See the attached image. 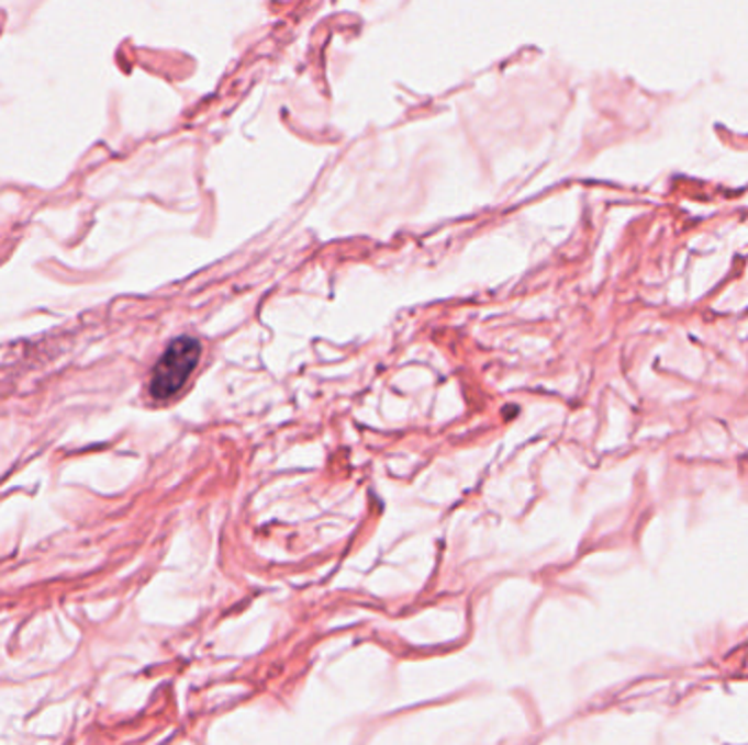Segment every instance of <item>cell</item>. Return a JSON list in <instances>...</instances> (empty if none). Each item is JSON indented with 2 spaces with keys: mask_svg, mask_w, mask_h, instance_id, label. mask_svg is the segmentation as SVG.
<instances>
[{
  "mask_svg": "<svg viewBox=\"0 0 748 745\" xmlns=\"http://www.w3.org/2000/svg\"><path fill=\"white\" fill-rule=\"evenodd\" d=\"M202 354V346L193 337H178L165 350L160 361L152 372L149 394L158 400H167L182 390L191 372L198 368Z\"/></svg>",
  "mask_w": 748,
  "mask_h": 745,
  "instance_id": "cell-1",
  "label": "cell"
}]
</instances>
